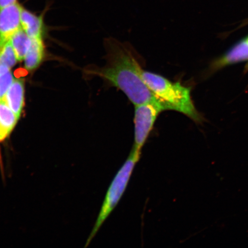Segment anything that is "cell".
Instances as JSON below:
<instances>
[{
    "label": "cell",
    "instance_id": "cell-1",
    "mask_svg": "<svg viewBox=\"0 0 248 248\" xmlns=\"http://www.w3.org/2000/svg\"><path fill=\"white\" fill-rule=\"evenodd\" d=\"M106 48L107 64L98 75L122 91L135 106L147 102L160 105L142 79L141 61L132 46L110 38L107 40Z\"/></svg>",
    "mask_w": 248,
    "mask_h": 248
},
{
    "label": "cell",
    "instance_id": "cell-2",
    "mask_svg": "<svg viewBox=\"0 0 248 248\" xmlns=\"http://www.w3.org/2000/svg\"><path fill=\"white\" fill-rule=\"evenodd\" d=\"M142 79L164 111L172 110L184 114L198 124L204 122L192 99L190 87L179 82H172L159 74L142 71Z\"/></svg>",
    "mask_w": 248,
    "mask_h": 248
},
{
    "label": "cell",
    "instance_id": "cell-3",
    "mask_svg": "<svg viewBox=\"0 0 248 248\" xmlns=\"http://www.w3.org/2000/svg\"><path fill=\"white\" fill-rule=\"evenodd\" d=\"M141 155V153H139L135 149L132 148L128 159L123 164L122 168L117 172L116 176H114L108 188L100 212L96 220L94 228L88 238L85 247H88L91 243L93 238L97 234L102 225H103L113 210L116 208L118 203L122 199L127 186L128 185L136 164L140 159Z\"/></svg>",
    "mask_w": 248,
    "mask_h": 248
},
{
    "label": "cell",
    "instance_id": "cell-4",
    "mask_svg": "<svg viewBox=\"0 0 248 248\" xmlns=\"http://www.w3.org/2000/svg\"><path fill=\"white\" fill-rule=\"evenodd\" d=\"M164 111L160 105L147 102L135 108V144L133 149L141 153L142 147L154 128L159 114Z\"/></svg>",
    "mask_w": 248,
    "mask_h": 248
},
{
    "label": "cell",
    "instance_id": "cell-5",
    "mask_svg": "<svg viewBox=\"0 0 248 248\" xmlns=\"http://www.w3.org/2000/svg\"><path fill=\"white\" fill-rule=\"evenodd\" d=\"M22 6L18 2L0 8V46L10 39L17 31L22 28L21 14Z\"/></svg>",
    "mask_w": 248,
    "mask_h": 248
},
{
    "label": "cell",
    "instance_id": "cell-6",
    "mask_svg": "<svg viewBox=\"0 0 248 248\" xmlns=\"http://www.w3.org/2000/svg\"><path fill=\"white\" fill-rule=\"evenodd\" d=\"M246 61H248V41L247 38L240 40L224 55L213 61L206 74L212 75L226 67Z\"/></svg>",
    "mask_w": 248,
    "mask_h": 248
},
{
    "label": "cell",
    "instance_id": "cell-7",
    "mask_svg": "<svg viewBox=\"0 0 248 248\" xmlns=\"http://www.w3.org/2000/svg\"><path fill=\"white\" fill-rule=\"evenodd\" d=\"M3 100L19 119L24 104V88L23 80L14 79Z\"/></svg>",
    "mask_w": 248,
    "mask_h": 248
},
{
    "label": "cell",
    "instance_id": "cell-8",
    "mask_svg": "<svg viewBox=\"0 0 248 248\" xmlns=\"http://www.w3.org/2000/svg\"><path fill=\"white\" fill-rule=\"evenodd\" d=\"M21 24L23 30L32 39H41L43 29V18L42 15L37 16L22 8Z\"/></svg>",
    "mask_w": 248,
    "mask_h": 248
},
{
    "label": "cell",
    "instance_id": "cell-9",
    "mask_svg": "<svg viewBox=\"0 0 248 248\" xmlns=\"http://www.w3.org/2000/svg\"><path fill=\"white\" fill-rule=\"evenodd\" d=\"M18 118L4 100H0V135L4 141L11 134Z\"/></svg>",
    "mask_w": 248,
    "mask_h": 248
},
{
    "label": "cell",
    "instance_id": "cell-10",
    "mask_svg": "<svg viewBox=\"0 0 248 248\" xmlns=\"http://www.w3.org/2000/svg\"><path fill=\"white\" fill-rule=\"evenodd\" d=\"M32 45L25 57V66L32 71L38 67L45 56V46L41 39H33Z\"/></svg>",
    "mask_w": 248,
    "mask_h": 248
},
{
    "label": "cell",
    "instance_id": "cell-11",
    "mask_svg": "<svg viewBox=\"0 0 248 248\" xmlns=\"http://www.w3.org/2000/svg\"><path fill=\"white\" fill-rule=\"evenodd\" d=\"M10 40L18 61H22L32 45V39L21 28L11 37Z\"/></svg>",
    "mask_w": 248,
    "mask_h": 248
},
{
    "label": "cell",
    "instance_id": "cell-12",
    "mask_svg": "<svg viewBox=\"0 0 248 248\" xmlns=\"http://www.w3.org/2000/svg\"><path fill=\"white\" fill-rule=\"evenodd\" d=\"M10 69L7 65L0 62V100L4 98L14 80Z\"/></svg>",
    "mask_w": 248,
    "mask_h": 248
},
{
    "label": "cell",
    "instance_id": "cell-13",
    "mask_svg": "<svg viewBox=\"0 0 248 248\" xmlns=\"http://www.w3.org/2000/svg\"><path fill=\"white\" fill-rule=\"evenodd\" d=\"M18 61L11 40L0 46V62L5 64L9 68L14 67Z\"/></svg>",
    "mask_w": 248,
    "mask_h": 248
},
{
    "label": "cell",
    "instance_id": "cell-14",
    "mask_svg": "<svg viewBox=\"0 0 248 248\" xmlns=\"http://www.w3.org/2000/svg\"><path fill=\"white\" fill-rule=\"evenodd\" d=\"M17 2V0H0V8L7 7Z\"/></svg>",
    "mask_w": 248,
    "mask_h": 248
},
{
    "label": "cell",
    "instance_id": "cell-15",
    "mask_svg": "<svg viewBox=\"0 0 248 248\" xmlns=\"http://www.w3.org/2000/svg\"><path fill=\"white\" fill-rule=\"evenodd\" d=\"M2 141H3V140H2V139L1 137V135H0V143H1V142ZM0 162H1H1H1V154H0Z\"/></svg>",
    "mask_w": 248,
    "mask_h": 248
},
{
    "label": "cell",
    "instance_id": "cell-16",
    "mask_svg": "<svg viewBox=\"0 0 248 248\" xmlns=\"http://www.w3.org/2000/svg\"><path fill=\"white\" fill-rule=\"evenodd\" d=\"M247 39L248 41V36L247 37Z\"/></svg>",
    "mask_w": 248,
    "mask_h": 248
}]
</instances>
